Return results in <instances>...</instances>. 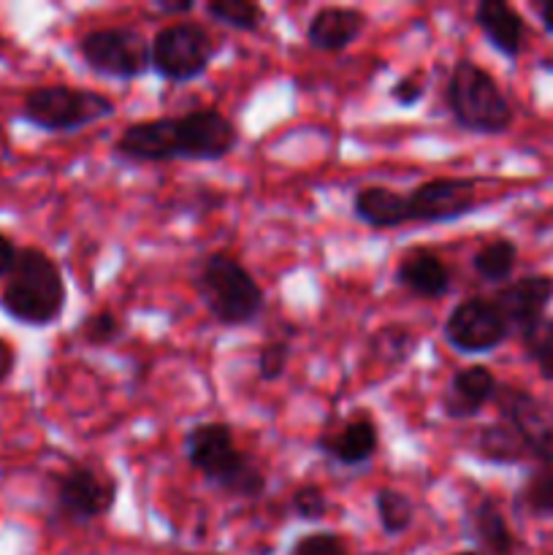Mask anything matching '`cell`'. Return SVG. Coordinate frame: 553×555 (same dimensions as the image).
<instances>
[{
	"mask_svg": "<svg viewBox=\"0 0 553 555\" xmlns=\"http://www.w3.org/2000/svg\"><path fill=\"white\" fill-rule=\"evenodd\" d=\"M502 318L507 320L510 331L531 334L537 325H542L548 304L553 301V276H524L510 285H504L497 296L491 298Z\"/></svg>",
	"mask_w": 553,
	"mask_h": 555,
	"instance_id": "cell-13",
	"label": "cell"
},
{
	"mask_svg": "<svg viewBox=\"0 0 553 555\" xmlns=\"http://www.w3.org/2000/svg\"><path fill=\"white\" fill-rule=\"evenodd\" d=\"M287 361H291V345L282 339L269 341L258 352V377L263 383H274V379H280L285 374Z\"/></svg>",
	"mask_w": 553,
	"mask_h": 555,
	"instance_id": "cell-28",
	"label": "cell"
},
{
	"mask_svg": "<svg viewBox=\"0 0 553 555\" xmlns=\"http://www.w3.org/2000/svg\"><path fill=\"white\" fill-rule=\"evenodd\" d=\"M215 52V38L198 22H173L160 27L150 41L152 70L177 85L204 76Z\"/></svg>",
	"mask_w": 553,
	"mask_h": 555,
	"instance_id": "cell-7",
	"label": "cell"
},
{
	"mask_svg": "<svg viewBox=\"0 0 553 555\" xmlns=\"http://www.w3.org/2000/svg\"><path fill=\"white\" fill-rule=\"evenodd\" d=\"M497 377L486 366H466L450 377L448 390L442 396V412L453 421L480 415L483 406L497 399Z\"/></svg>",
	"mask_w": 553,
	"mask_h": 555,
	"instance_id": "cell-14",
	"label": "cell"
},
{
	"mask_svg": "<svg viewBox=\"0 0 553 555\" xmlns=\"http://www.w3.org/2000/svg\"><path fill=\"white\" fill-rule=\"evenodd\" d=\"M352 211L361 222L369 228H399L410 222V204L407 195L396 193V190L383 188V184H372V188H361L352 195Z\"/></svg>",
	"mask_w": 553,
	"mask_h": 555,
	"instance_id": "cell-19",
	"label": "cell"
},
{
	"mask_svg": "<svg viewBox=\"0 0 553 555\" xmlns=\"http://www.w3.org/2000/svg\"><path fill=\"white\" fill-rule=\"evenodd\" d=\"M455 555H477V553H455Z\"/></svg>",
	"mask_w": 553,
	"mask_h": 555,
	"instance_id": "cell-38",
	"label": "cell"
},
{
	"mask_svg": "<svg viewBox=\"0 0 553 555\" xmlns=\"http://www.w3.org/2000/svg\"><path fill=\"white\" fill-rule=\"evenodd\" d=\"M117 502V480L95 466L76 464L57 477L54 507L63 520L90 524L101 518Z\"/></svg>",
	"mask_w": 553,
	"mask_h": 555,
	"instance_id": "cell-9",
	"label": "cell"
},
{
	"mask_svg": "<svg viewBox=\"0 0 553 555\" xmlns=\"http://www.w3.org/2000/svg\"><path fill=\"white\" fill-rule=\"evenodd\" d=\"M112 114V98L70 85L33 87L22 101V119L47 133H70V130L101 122Z\"/></svg>",
	"mask_w": 553,
	"mask_h": 555,
	"instance_id": "cell-6",
	"label": "cell"
},
{
	"mask_svg": "<svg viewBox=\"0 0 553 555\" xmlns=\"http://www.w3.org/2000/svg\"><path fill=\"white\" fill-rule=\"evenodd\" d=\"M184 455L195 472H201L228 496H263L266 475L244 450L236 448L231 426L226 423H201L190 428L184 437Z\"/></svg>",
	"mask_w": 553,
	"mask_h": 555,
	"instance_id": "cell-3",
	"label": "cell"
},
{
	"mask_svg": "<svg viewBox=\"0 0 553 555\" xmlns=\"http://www.w3.org/2000/svg\"><path fill=\"white\" fill-rule=\"evenodd\" d=\"M14 363H16L14 347H11L5 339H0V383H5V379L11 377V372H14Z\"/></svg>",
	"mask_w": 553,
	"mask_h": 555,
	"instance_id": "cell-34",
	"label": "cell"
},
{
	"mask_svg": "<svg viewBox=\"0 0 553 555\" xmlns=\"http://www.w3.org/2000/svg\"><path fill=\"white\" fill-rule=\"evenodd\" d=\"M65 282L57 263L38 247H22L0 291V309L30 328H47L65 309Z\"/></svg>",
	"mask_w": 553,
	"mask_h": 555,
	"instance_id": "cell-2",
	"label": "cell"
},
{
	"mask_svg": "<svg viewBox=\"0 0 553 555\" xmlns=\"http://www.w3.org/2000/svg\"><path fill=\"white\" fill-rule=\"evenodd\" d=\"M291 507L301 520H320L329 513V499L318 486H301L291 496Z\"/></svg>",
	"mask_w": 553,
	"mask_h": 555,
	"instance_id": "cell-30",
	"label": "cell"
},
{
	"mask_svg": "<svg viewBox=\"0 0 553 555\" xmlns=\"http://www.w3.org/2000/svg\"><path fill=\"white\" fill-rule=\"evenodd\" d=\"M537 14H540L542 27H545L548 33H553V0H542V3L537 5Z\"/></svg>",
	"mask_w": 553,
	"mask_h": 555,
	"instance_id": "cell-37",
	"label": "cell"
},
{
	"mask_svg": "<svg viewBox=\"0 0 553 555\" xmlns=\"http://www.w3.org/2000/svg\"><path fill=\"white\" fill-rule=\"evenodd\" d=\"M366 30V14L350 5H325L307 25V41L323 52H342Z\"/></svg>",
	"mask_w": 553,
	"mask_h": 555,
	"instance_id": "cell-16",
	"label": "cell"
},
{
	"mask_svg": "<svg viewBox=\"0 0 553 555\" xmlns=\"http://www.w3.org/2000/svg\"><path fill=\"white\" fill-rule=\"evenodd\" d=\"M287 555H350L342 537L331 534V531H314V534L301 537L293 542Z\"/></svg>",
	"mask_w": 553,
	"mask_h": 555,
	"instance_id": "cell-29",
	"label": "cell"
},
{
	"mask_svg": "<svg viewBox=\"0 0 553 555\" xmlns=\"http://www.w3.org/2000/svg\"><path fill=\"white\" fill-rule=\"evenodd\" d=\"M16 258H20V247L5 233H0V280H5L14 271Z\"/></svg>",
	"mask_w": 553,
	"mask_h": 555,
	"instance_id": "cell-33",
	"label": "cell"
},
{
	"mask_svg": "<svg viewBox=\"0 0 553 555\" xmlns=\"http://www.w3.org/2000/svg\"><path fill=\"white\" fill-rule=\"evenodd\" d=\"M515 260H518L515 244L507 242V238H493V242L483 244V247L472 255V269H475L477 276H483L486 282H504L513 274Z\"/></svg>",
	"mask_w": 553,
	"mask_h": 555,
	"instance_id": "cell-22",
	"label": "cell"
},
{
	"mask_svg": "<svg viewBox=\"0 0 553 555\" xmlns=\"http://www.w3.org/2000/svg\"><path fill=\"white\" fill-rule=\"evenodd\" d=\"M445 103L455 125L470 133L497 135L513 125V108L497 79L472 60H459L445 85Z\"/></svg>",
	"mask_w": 553,
	"mask_h": 555,
	"instance_id": "cell-4",
	"label": "cell"
},
{
	"mask_svg": "<svg viewBox=\"0 0 553 555\" xmlns=\"http://www.w3.org/2000/svg\"><path fill=\"white\" fill-rule=\"evenodd\" d=\"M524 339L526 341H553V320H551V323L537 325V328L531 331V334H526Z\"/></svg>",
	"mask_w": 553,
	"mask_h": 555,
	"instance_id": "cell-36",
	"label": "cell"
},
{
	"mask_svg": "<svg viewBox=\"0 0 553 555\" xmlns=\"http://www.w3.org/2000/svg\"><path fill=\"white\" fill-rule=\"evenodd\" d=\"M239 144V130L220 108H195L182 117H157L123 130L114 152L125 160H222Z\"/></svg>",
	"mask_w": 553,
	"mask_h": 555,
	"instance_id": "cell-1",
	"label": "cell"
},
{
	"mask_svg": "<svg viewBox=\"0 0 553 555\" xmlns=\"http://www.w3.org/2000/svg\"><path fill=\"white\" fill-rule=\"evenodd\" d=\"M410 222H453L475 209V182L472 179H428L410 195Z\"/></svg>",
	"mask_w": 553,
	"mask_h": 555,
	"instance_id": "cell-12",
	"label": "cell"
},
{
	"mask_svg": "<svg viewBox=\"0 0 553 555\" xmlns=\"http://www.w3.org/2000/svg\"><path fill=\"white\" fill-rule=\"evenodd\" d=\"M157 11L163 14H190L193 11V0H157Z\"/></svg>",
	"mask_w": 553,
	"mask_h": 555,
	"instance_id": "cell-35",
	"label": "cell"
},
{
	"mask_svg": "<svg viewBox=\"0 0 553 555\" xmlns=\"http://www.w3.org/2000/svg\"><path fill=\"white\" fill-rule=\"evenodd\" d=\"M195 287H198L211 318L226 328H242L263 312V287L236 258L226 253L209 255L201 263Z\"/></svg>",
	"mask_w": 553,
	"mask_h": 555,
	"instance_id": "cell-5",
	"label": "cell"
},
{
	"mask_svg": "<svg viewBox=\"0 0 553 555\" xmlns=\"http://www.w3.org/2000/svg\"><path fill=\"white\" fill-rule=\"evenodd\" d=\"M423 95H426V87H423V81L415 79V76H401V79L394 81V87H390V101L399 103V106L404 108L417 106V103L423 101Z\"/></svg>",
	"mask_w": 553,
	"mask_h": 555,
	"instance_id": "cell-31",
	"label": "cell"
},
{
	"mask_svg": "<svg viewBox=\"0 0 553 555\" xmlns=\"http://www.w3.org/2000/svg\"><path fill=\"white\" fill-rule=\"evenodd\" d=\"M372 356L377 358V363H385V366H399L415 350V336H412L410 328L394 323L380 328L377 334L372 336Z\"/></svg>",
	"mask_w": 553,
	"mask_h": 555,
	"instance_id": "cell-24",
	"label": "cell"
},
{
	"mask_svg": "<svg viewBox=\"0 0 553 555\" xmlns=\"http://www.w3.org/2000/svg\"><path fill=\"white\" fill-rule=\"evenodd\" d=\"M510 336L507 320L488 298H466L445 320V339L455 352H491Z\"/></svg>",
	"mask_w": 553,
	"mask_h": 555,
	"instance_id": "cell-10",
	"label": "cell"
},
{
	"mask_svg": "<svg viewBox=\"0 0 553 555\" xmlns=\"http://www.w3.org/2000/svg\"><path fill=\"white\" fill-rule=\"evenodd\" d=\"M475 450L480 453V459L493 461V464H518V461L531 459L524 439H520L518 431L504 421L483 428V431L477 434Z\"/></svg>",
	"mask_w": 553,
	"mask_h": 555,
	"instance_id": "cell-21",
	"label": "cell"
},
{
	"mask_svg": "<svg viewBox=\"0 0 553 555\" xmlns=\"http://www.w3.org/2000/svg\"><path fill=\"white\" fill-rule=\"evenodd\" d=\"M374 507H377L380 526L388 537L404 534L412 526V502L407 493L396 491V488H380L374 496Z\"/></svg>",
	"mask_w": 553,
	"mask_h": 555,
	"instance_id": "cell-25",
	"label": "cell"
},
{
	"mask_svg": "<svg viewBox=\"0 0 553 555\" xmlns=\"http://www.w3.org/2000/svg\"><path fill=\"white\" fill-rule=\"evenodd\" d=\"M475 22L493 49L504 57H518L524 49V20L504 0H480L475 9Z\"/></svg>",
	"mask_w": 553,
	"mask_h": 555,
	"instance_id": "cell-17",
	"label": "cell"
},
{
	"mask_svg": "<svg viewBox=\"0 0 553 555\" xmlns=\"http://www.w3.org/2000/svg\"><path fill=\"white\" fill-rule=\"evenodd\" d=\"M529 347V356L535 358L540 374L553 383V341H526Z\"/></svg>",
	"mask_w": 553,
	"mask_h": 555,
	"instance_id": "cell-32",
	"label": "cell"
},
{
	"mask_svg": "<svg viewBox=\"0 0 553 555\" xmlns=\"http://www.w3.org/2000/svg\"><path fill=\"white\" fill-rule=\"evenodd\" d=\"M497 410L518 431L531 459L553 466V410L520 388L497 390Z\"/></svg>",
	"mask_w": 553,
	"mask_h": 555,
	"instance_id": "cell-11",
	"label": "cell"
},
{
	"mask_svg": "<svg viewBox=\"0 0 553 555\" xmlns=\"http://www.w3.org/2000/svg\"><path fill=\"white\" fill-rule=\"evenodd\" d=\"M79 52L95 74L108 79H139L152 68L150 43L130 27H98L85 33Z\"/></svg>",
	"mask_w": 553,
	"mask_h": 555,
	"instance_id": "cell-8",
	"label": "cell"
},
{
	"mask_svg": "<svg viewBox=\"0 0 553 555\" xmlns=\"http://www.w3.org/2000/svg\"><path fill=\"white\" fill-rule=\"evenodd\" d=\"M206 14L215 22H220V25L242 33L260 30V25L266 20L263 5L253 3V0H209L206 3Z\"/></svg>",
	"mask_w": 553,
	"mask_h": 555,
	"instance_id": "cell-23",
	"label": "cell"
},
{
	"mask_svg": "<svg viewBox=\"0 0 553 555\" xmlns=\"http://www.w3.org/2000/svg\"><path fill=\"white\" fill-rule=\"evenodd\" d=\"M81 336H85L87 345L106 347L123 336V320L112 309H98L81 323Z\"/></svg>",
	"mask_w": 553,
	"mask_h": 555,
	"instance_id": "cell-27",
	"label": "cell"
},
{
	"mask_svg": "<svg viewBox=\"0 0 553 555\" xmlns=\"http://www.w3.org/2000/svg\"><path fill=\"white\" fill-rule=\"evenodd\" d=\"M472 534L488 555H513L515 551V540L507 520L499 513L497 504L488 502V499L477 502L475 509H472Z\"/></svg>",
	"mask_w": 553,
	"mask_h": 555,
	"instance_id": "cell-20",
	"label": "cell"
},
{
	"mask_svg": "<svg viewBox=\"0 0 553 555\" xmlns=\"http://www.w3.org/2000/svg\"><path fill=\"white\" fill-rule=\"evenodd\" d=\"M396 280L417 298H442L450 293V271L428 249H412L399 260Z\"/></svg>",
	"mask_w": 553,
	"mask_h": 555,
	"instance_id": "cell-18",
	"label": "cell"
},
{
	"mask_svg": "<svg viewBox=\"0 0 553 555\" xmlns=\"http://www.w3.org/2000/svg\"><path fill=\"white\" fill-rule=\"evenodd\" d=\"M520 502L526 504L531 515L537 518H551L553 515V466L545 469H537L535 475L526 480L524 493H520Z\"/></svg>",
	"mask_w": 553,
	"mask_h": 555,
	"instance_id": "cell-26",
	"label": "cell"
},
{
	"mask_svg": "<svg viewBox=\"0 0 553 555\" xmlns=\"http://www.w3.org/2000/svg\"><path fill=\"white\" fill-rule=\"evenodd\" d=\"M318 444L329 459L336 461V464L361 466L377 453V423H374L372 415H366V412H358L350 421L342 423L334 434L320 439Z\"/></svg>",
	"mask_w": 553,
	"mask_h": 555,
	"instance_id": "cell-15",
	"label": "cell"
}]
</instances>
